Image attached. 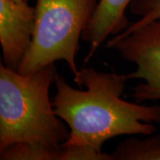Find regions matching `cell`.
Here are the masks:
<instances>
[{
    "mask_svg": "<svg viewBox=\"0 0 160 160\" xmlns=\"http://www.w3.org/2000/svg\"><path fill=\"white\" fill-rule=\"evenodd\" d=\"M128 79V75L83 68L74 82L86 89L78 90L57 72L52 106L69 129L62 145H85L102 151L103 144L117 136L153 134L157 131L153 124H160V106L122 99Z\"/></svg>",
    "mask_w": 160,
    "mask_h": 160,
    "instance_id": "cell-1",
    "label": "cell"
},
{
    "mask_svg": "<svg viewBox=\"0 0 160 160\" xmlns=\"http://www.w3.org/2000/svg\"><path fill=\"white\" fill-rule=\"evenodd\" d=\"M57 72L54 63L31 75L0 64V151L21 142L59 148L67 141L69 129L49 96Z\"/></svg>",
    "mask_w": 160,
    "mask_h": 160,
    "instance_id": "cell-2",
    "label": "cell"
},
{
    "mask_svg": "<svg viewBox=\"0 0 160 160\" xmlns=\"http://www.w3.org/2000/svg\"><path fill=\"white\" fill-rule=\"evenodd\" d=\"M99 0H37L32 40L18 72L31 75L64 61L76 78L79 39Z\"/></svg>",
    "mask_w": 160,
    "mask_h": 160,
    "instance_id": "cell-3",
    "label": "cell"
},
{
    "mask_svg": "<svg viewBox=\"0 0 160 160\" xmlns=\"http://www.w3.org/2000/svg\"><path fill=\"white\" fill-rule=\"evenodd\" d=\"M107 48L116 49L126 61L136 65L129 79H142L132 88L136 102L160 100V20L148 23L122 38H110Z\"/></svg>",
    "mask_w": 160,
    "mask_h": 160,
    "instance_id": "cell-4",
    "label": "cell"
},
{
    "mask_svg": "<svg viewBox=\"0 0 160 160\" xmlns=\"http://www.w3.org/2000/svg\"><path fill=\"white\" fill-rule=\"evenodd\" d=\"M35 23V6L29 2L0 0V44L4 65L18 71L29 50Z\"/></svg>",
    "mask_w": 160,
    "mask_h": 160,
    "instance_id": "cell-5",
    "label": "cell"
},
{
    "mask_svg": "<svg viewBox=\"0 0 160 160\" xmlns=\"http://www.w3.org/2000/svg\"><path fill=\"white\" fill-rule=\"evenodd\" d=\"M132 0H99L90 22L82 34L89 46L87 63L109 37L120 34L130 25L126 10Z\"/></svg>",
    "mask_w": 160,
    "mask_h": 160,
    "instance_id": "cell-6",
    "label": "cell"
},
{
    "mask_svg": "<svg viewBox=\"0 0 160 160\" xmlns=\"http://www.w3.org/2000/svg\"><path fill=\"white\" fill-rule=\"evenodd\" d=\"M110 155L112 160H160V133L145 139L128 138Z\"/></svg>",
    "mask_w": 160,
    "mask_h": 160,
    "instance_id": "cell-7",
    "label": "cell"
},
{
    "mask_svg": "<svg viewBox=\"0 0 160 160\" xmlns=\"http://www.w3.org/2000/svg\"><path fill=\"white\" fill-rule=\"evenodd\" d=\"M61 147L51 148L40 144L15 143L0 151L1 160H60Z\"/></svg>",
    "mask_w": 160,
    "mask_h": 160,
    "instance_id": "cell-8",
    "label": "cell"
},
{
    "mask_svg": "<svg viewBox=\"0 0 160 160\" xmlns=\"http://www.w3.org/2000/svg\"><path fill=\"white\" fill-rule=\"evenodd\" d=\"M130 11L141 18L131 23L120 34L112 37L113 38H122L148 23L160 20V0H132L130 4Z\"/></svg>",
    "mask_w": 160,
    "mask_h": 160,
    "instance_id": "cell-9",
    "label": "cell"
},
{
    "mask_svg": "<svg viewBox=\"0 0 160 160\" xmlns=\"http://www.w3.org/2000/svg\"><path fill=\"white\" fill-rule=\"evenodd\" d=\"M60 160H112L111 155L85 145H62Z\"/></svg>",
    "mask_w": 160,
    "mask_h": 160,
    "instance_id": "cell-10",
    "label": "cell"
},
{
    "mask_svg": "<svg viewBox=\"0 0 160 160\" xmlns=\"http://www.w3.org/2000/svg\"><path fill=\"white\" fill-rule=\"evenodd\" d=\"M13 1H16V2H21V3H24V2H29V0H13Z\"/></svg>",
    "mask_w": 160,
    "mask_h": 160,
    "instance_id": "cell-11",
    "label": "cell"
}]
</instances>
